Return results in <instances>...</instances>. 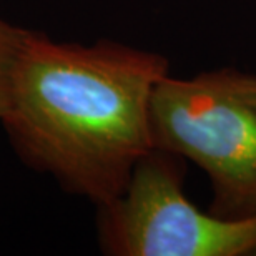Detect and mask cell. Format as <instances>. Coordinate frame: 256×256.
Masks as SVG:
<instances>
[{
    "label": "cell",
    "instance_id": "6da1fadb",
    "mask_svg": "<svg viewBox=\"0 0 256 256\" xmlns=\"http://www.w3.org/2000/svg\"><path fill=\"white\" fill-rule=\"evenodd\" d=\"M168 68L148 50L60 44L22 30L2 120L35 165L106 206L153 150L152 96Z\"/></svg>",
    "mask_w": 256,
    "mask_h": 256
},
{
    "label": "cell",
    "instance_id": "7a4b0ae2",
    "mask_svg": "<svg viewBox=\"0 0 256 256\" xmlns=\"http://www.w3.org/2000/svg\"><path fill=\"white\" fill-rule=\"evenodd\" d=\"M150 125L155 150L192 160L208 175L210 212L256 214V110L230 90L222 70L163 76L153 90Z\"/></svg>",
    "mask_w": 256,
    "mask_h": 256
},
{
    "label": "cell",
    "instance_id": "3957f363",
    "mask_svg": "<svg viewBox=\"0 0 256 256\" xmlns=\"http://www.w3.org/2000/svg\"><path fill=\"white\" fill-rule=\"evenodd\" d=\"M183 158L153 150L125 192L102 206L100 238L118 256H256V214L223 218L200 210L183 192Z\"/></svg>",
    "mask_w": 256,
    "mask_h": 256
},
{
    "label": "cell",
    "instance_id": "277c9868",
    "mask_svg": "<svg viewBox=\"0 0 256 256\" xmlns=\"http://www.w3.org/2000/svg\"><path fill=\"white\" fill-rule=\"evenodd\" d=\"M20 34L22 28L12 27L0 20V120L5 116L8 108L10 82H12V70Z\"/></svg>",
    "mask_w": 256,
    "mask_h": 256
},
{
    "label": "cell",
    "instance_id": "5b68a950",
    "mask_svg": "<svg viewBox=\"0 0 256 256\" xmlns=\"http://www.w3.org/2000/svg\"><path fill=\"white\" fill-rule=\"evenodd\" d=\"M222 74L230 90L256 110V76L233 68H222Z\"/></svg>",
    "mask_w": 256,
    "mask_h": 256
}]
</instances>
